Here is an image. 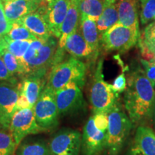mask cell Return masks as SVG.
Returning <instances> with one entry per match:
<instances>
[{
	"label": "cell",
	"instance_id": "6da1fadb",
	"mask_svg": "<svg viewBox=\"0 0 155 155\" xmlns=\"http://www.w3.org/2000/svg\"><path fill=\"white\" fill-rule=\"evenodd\" d=\"M154 102V86L143 70H134L128 78L124 98V108L133 126H143L152 120Z\"/></svg>",
	"mask_w": 155,
	"mask_h": 155
},
{
	"label": "cell",
	"instance_id": "7a4b0ae2",
	"mask_svg": "<svg viewBox=\"0 0 155 155\" xmlns=\"http://www.w3.org/2000/svg\"><path fill=\"white\" fill-rule=\"evenodd\" d=\"M58 47V41L53 35L46 40L37 39L31 42L22 58L26 75L46 76L53 66Z\"/></svg>",
	"mask_w": 155,
	"mask_h": 155
},
{
	"label": "cell",
	"instance_id": "3957f363",
	"mask_svg": "<svg viewBox=\"0 0 155 155\" xmlns=\"http://www.w3.org/2000/svg\"><path fill=\"white\" fill-rule=\"evenodd\" d=\"M130 119L119 102L108 113L106 148L108 155H119L132 129Z\"/></svg>",
	"mask_w": 155,
	"mask_h": 155
},
{
	"label": "cell",
	"instance_id": "277c9868",
	"mask_svg": "<svg viewBox=\"0 0 155 155\" xmlns=\"http://www.w3.org/2000/svg\"><path fill=\"white\" fill-rule=\"evenodd\" d=\"M87 68L84 62L71 57L55 64L50 69L46 86L54 92L63 88L68 83L75 82L84 86Z\"/></svg>",
	"mask_w": 155,
	"mask_h": 155
},
{
	"label": "cell",
	"instance_id": "5b68a950",
	"mask_svg": "<svg viewBox=\"0 0 155 155\" xmlns=\"http://www.w3.org/2000/svg\"><path fill=\"white\" fill-rule=\"evenodd\" d=\"M108 114H93L83 127L81 150L83 155H100L106 148Z\"/></svg>",
	"mask_w": 155,
	"mask_h": 155
},
{
	"label": "cell",
	"instance_id": "8992f818",
	"mask_svg": "<svg viewBox=\"0 0 155 155\" xmlns=\"http://www.w3.org/2000/svg\"><path fill=\"white\" fill-rule=\"evenodd\" d=\"M103 64L104 61L101 59L98 62L90 89L89 98L93 114H108L118 102V94L114 91L111 85L104 80Z\"/></svg>",
	"mask_w": 155,
	"mask_h": 155
},
{
	"label": "cell",
	"instance_id": "52a82bcc",
	"mask_svg": "<svg viewBox=\"0 0 155 155\" xmlns=\"http://www.w3.org/2000/svg\"><path fill=\"white\" fill-rule=\"evenodd\" d=\"M38 127L42 132L55 130L59 124L60 114L55 101V92L45 86L32 108Z\"/></svg>",
	"mask_w": 155,
	"mask_h": 155
},
{
	"label": "cell",
	"instance_id": "ba28073f",
	"mask_svg": "<svg viewBox=\"0 0 155 155\" xmlns=\"http://www.w3.org/2000/svg\"><path fill=\"white\" fill-rule=\"evenodd\" d=\"M139 33L118 22L101 35V44L107 51H127L137 43Z\"/></svg>",
	"mask_w": 155,
	"mask_h": 155
},
{
	"label": "cell",
	"instance_id": "9c48e42d",
	"mask_svg": "<svg viewBox=\"0 0 155 155\" xmlns=\"http://www.w3.org/2000/svg\"><path fill=\"white\" fill-rule=\"evenodd\" d=\"M45 78L38 75H28L21 78V81L17 84L19 97L16 110L33 108L45 88L47 83Z\"/></svg>",
	"mask_w": 155,
	"mask_h": 155
},
{
	"label": "cell",
	"instance_id": "30bf717a",
	"mask_svg": "<svg viewBox=\"0 0 155 155\" xmlns=\"http://www.w3.org/2000/svg\"><path fill=\"white\" fill-rule=\"evenodd\" d=\"M82 86L75 82L68 83L55 92V101L60 116L76 113L86 106Z\"/></svg>",
	"mask_w": 155,
	"mask_h": 155
},
{
	"label": "cell",
	"instance_id": "8fae6325",
	"mask_svg": "<svg viewBox=\"0 0 155 155\" xmlns=\"http://www.w3.org/2000/svg\"><path fill=\"white\" fill-rule=\"evenodd\" d=\"M82 134L72 129H61L54 134L49 144L50 155H79Z\"/></svg>",
	"mask_w": 155,
	"mask_h": 155
},
{
	"label": "cell",
	"instance_id": "7c38bea8",
	"mask_svg": "<svg viewBox=\"0 0 155 155\" xmlns=\"http://www.w3.org/2000/svg\"><path fill=\"white\" fill-rule=\"evenodd\" d=\"M9 129L14 137L17 147L28 136L42 132L37 124L32 108L16 110L12 116Z\"/></svg>",
	"mask_w": 155,
	"mask_h": 155
},
{
	"label": "cell",
	"instance_id": "4fadbf2b",
	"mask_svg": "<svg viewBox=\"0 0 155 155\" xmlns=\"http://www.w3.org/2000/svg\"><path fill=\"white\" fill-rule=\"evenodd\" d=\"M17 84L0 81V128L9 129L12 116L16 111L19 97Z\"/></svg>",
	"mask_w": 155,
	"mask_h": 155
},
{
	"label": "cell",
	"instance_id": "5bb4252c",
	"mask_svg": "<svg viewBox=\"0 0 155 155\" xmlns=\"http://www.w3.org/2000/svg\"><path fill=\"white\" fill-rule=\"evenodd\" d=\"M46 7H40L33 12L17 21L26 27L37 39L40 40H46L53 35L48 22Z\"/></svg>",
	"mask_w": 155,
	"mask_h": 155
},
{
	"label": "cell",
	"instance_id": "9a60e30c",
	"mask_svg": "<svg viewBox=\"0 0 155 155\" xmlns=\"http://www.w3.org/2000/svg\"><path fill=\"white\" fill-rule=\"evenodd\" d=\"M69 5L70 0H50L46 7L50 32L56 38L61 37V27L66 17Z\"/></svg>",
	"mask_w": 155,
	"mask_h": 155
},
{
	"label": "cell",
	"instance_id": "2e32d148",
	"mask_svg": "<svg viewBox=\"0 0 155 155\" xmlns=\"http://www.w3.org/2000/svg\"><path fill=\"white\" fill-rule=\"evenodd\" d=\"M64 50L72 57L81 60L93 61L98 57L95 54L81 34L80 28L68 37Z\"/></svg>",
	"mask_w": 155,
	"mask_h": 155
},
{
	"label": "cell",
	"instance_id": "e0dca14e",
	"mask_svg": "<svg viewBox=\"0 0 155 155\" xmlns=\"http://www.w3.org/2000/svg\"><path fill=\"white\" fill-rule=\"evenodd\" d=\"M6 18L12 25L37 10L40 6L33 0H1Z\"/></svg>",
	"mask_w": 155,
	"mask_h": 155
},
{
	"label": "cell",
	"instance_id": "ac0fdd59",
	"mask_svg": "<svg viewBox=\"0 0 155 155\" xmlns=\"http://www.w3.org/2000/svg\"><path fill=\"white\" fill-rule=\"evenodd\" d=\"M80 22L81 13L78 0H70L69 8L61 27V35L58 40V50L65 51L64 47L68 37L79 28Z\"/></svg>",
	"mask_w": 155,
	"mask_h": 155
},
{
	"label": "cell",
	"instance_id": "d6986e66",
	"mask_svg": "<svg viewBox=\"0 0 155 155\" xmlns=\"http://www.w3.org/2000/svg\"><path fill=\"white\" fill-rule=\"evenodd\" d=\"M139 0H119L117 7L119 22L139 33Z\"/></svg>",
	"mask_w": 155,
	"mask_h": 155
},
{
	"label": "cell",
	"instance_id": "ffe728a7",
	"mask_svg": "<svg viewBox=\"0 0 155 155\" xmlns=\"http://www.w3.org/2000/svg\"><path fill=\"white\" fill-rule=\"evenodd\" d=\"M81 34L93 52L98 56L101 45V34L98 30L96 21L87 17H81L80 22Z\"/></svg>",
	"mask_w": 155,
	"mask_h": 155
},
{
	"label": "cell",
	"instance_id": "44dd1931",
	"mask_svg": "<svg viewBox=\"0 0 155 155\" xmlns=\"http://www.w3.org/2000/svg\"><path fill=\"white\" fill-rule=\"evenodd\" d=\"M15 155H50L49 144L43 139L26 137L17 146Z\"/></svg>",
	"mask_w": 155,
	"mask_h": 155
},
{
	"label": "cell",
	"instance_id": "7402d4cb",
	"mask_svg": "<svg viewBox=\"0 0 155 155\" xmlns=\"http://www.w3.org/2000/svg\"><path fill=\"white\" fill-rule=\"evenodd\" d=\"M134 144L144 155H155V133L150 127L139 126L134 137Z\"/></svg>",
	"mask_w": 155,
	"mask_h": 155
},
{
	"label": "cell",
	"instance_id": "603a6c76",
	"mask_svg": "<svg viewBox=\"0 0 155 155\" xmlns=\"http://www.w3.org/2000/svg\"><path fill=\"white\" fill-rule=\"evenodd\" d=\"M118 22H119V14H118L116 4H109L105 2L104 10L99 18L96 21L97 28L99 31L101 36L105 31Z\"/></svg>",
	"mask_w": 155,
	"mask_h": 155
},
{
	"label": "cell",
	"instance_id": "cb8c5ba5",
	"mask_svg": "<svg viewBox=\"0 0 155 155\" xmlns=\"http://www.w3.org/2000/svg\"><path fill=\"white\" fill-rule=\"evenodd\" d=\"M105 0H78L81 17L98 20L104 10Z\"/></svg>",
	"mask_w": 155,
	"mask_h": 155
},
{
	"label": "cell",
	"instance_id": "d4e9b609",
	"mask_svg": "<svg viewBox=\"0 0 155 155\" xmlns=\"http://www.w3.org/2000/svg\"><path fill=\"white\" fill-rule=\"evenodd\" d=\"M0 58L2 60L7 69L13 75L21 78L26 75V71L22 61L5 49L2 44L1 40H0Z\"/></svg>",
	"mask_w": 155,
	"mask_h": 155
},
{
	"label": "cell",
	"instance_id": "484cf974",
	"mask_svg": "<svg viewBox=\"0 0 155 155\" xmlns=\"http://www.w3.org/2000/svg\"><path fill=\"white\" fill-rule=\"evenodd\" d=\"M31 42L32 41H28V40L25 41L12 40L6 35L1 39V42L3 47L21 61H22V58L27 50L28 49Z\"/></svg>",
	"mask_w": 155,
	"mask_h": 155
},
{
	"label": "cell",
	"instance_id": "4316f807",
	"mask_svg": "<svg viewBox=\"0 0 155 155\" xmlns=\"http://www.w3.org/2000/svg\"><path fill=\"white\" fill-rule=\"evenodd\" d=\"M6 36L10 40L16 41H33L37 40L36 37L26 27L18 22H15L11 25L10 30Z\"/></svg>",
	"mask_w": 155,
	"mask_h": 155
},
{
	"label": "cell",
	"instance_id": "83f0119b",
	"mask_svg": "<svg viewBox=\"0 0 155 155\" xmlns=\"http://www.w3.org/2000/svg\"><path fill=\"white\" fill-rule=\"evenodd\" d=\"M16 150L17 145L9 129L0 128V155H12Z\"/></svg>",
	"mask_w": 155,
	"mask_h": 155
},
{
	"label": "cell",
	"instance_id": "f1b7e54d",
	"mask_svg": "<svg viewBox=\"0 0 155 155\" xmlns=\"http://www.w3.org/2000/svg\"><path fill=\"white\" fill-rule=\"evenodd\" d=\"M140 15L141 22L147 25L155 21V0H143Z\"/></svg>",
	"mask_w": 155,
	"mask_h": 155
},
{
	"label": "cell",
	"instance_id": "f546056e",
	"mask_svg": "<svg viewBox=\"0 0 155 155\" xmlns=\"http://www.w3.org/2000/svg\"><path fill=\"white\" fill-rule=\"evenodd\" d=\"M127 86V80L126 78L124 71H123L121 74L118 75L117 77L114 79L113 84L111 85L112 89L116 94H119L125 91Z\"/></svg>",
	"mask_w": 155,
	"mask_h": 155
},
{
	"label": "cell",
	"instance_id": "4dcf8cb0",
	"mask_svg": "<svg viewBox=\"0 0 155 155\" xmlns=\"http://www.w3.org/2000/svg\"><path fill=\"white\" fill-rule=\"evenodd\" d=\"M11 28V24L6 18L4 7L0 0V40L9 32Z\"/></svg>",
	"mask_w": 155,
	"mask_h": 155
},
{
	"label": "cell",
	"instance_id": "1f68e13d",
	"mask_svg": "<svg viewBox=\"0 0 155 155\" xmlns=\"http://www.w3.org/2000/svg\"><path fill=\"white\" fill-rule=\"evenodd\" d=\"M141 63L144 68V71L147 78L155 87V63L146 60H141Z\"/></svg>",
	"mask_w": 155,
	"mask_h": 155
},
{
	"label": "cell",
	"instance_id": "d6a6232c",
	"mask_svg": "<svg viewBox=\"0 0 155 155\" xmlns=\"http://www.w3.org/2000/svg\"><path fill=\"white\" fill-rule=\"evenodd\" d=\"M0 81H8L15 83H18L17 77L13 75L9 72L1 58H0Z\"/></svg>",
	"mask_w": 155,
	"mask_h": 155
},
{
	"label": "cell",
	"instance_id": "836d02e7",
	"mask_svg": "<svg viewBox=\"0 0 155 155\" xmlns=\"http://www.w3.org/2000/svg\"><path fill=\"white\" fill-rule=\"evenodd\" d=\"M145 43H153L155 42V21L149 23L144 31Z\"/></svg>",
	"mask_w": 155,
	"mask_h": 155
},
{
	"label": "cell",
	"instance_id": "e575fe53",
	"mask_svg": "<svg viewBox=\"0 0 155 155\" xmlns=\"http://www.w3.org/2000/svg\"><path fill=\"white\" fill-rule=\"evenodd\" d=\"M128 155H144V153L140 150V149H139V147H137L134 144L133 146H131V148L129 149Z\"/></svg>",
	"mask_w": 155,
	"mask_h": 155
},
{
	"label": "cell",
	"instance_id": "d590c367",
	"mask_svg": "<svg viewBox=\"0 0 155 155\" xmlns=\"http://www.w3.org/2000/svg\"><path fill=\"white\" fill-rule=\"evenodd\" d=\"M40 7H46L50 0H33Z\"/></svg>",
	"mask_w": 155,
	"mask_h": 155
},
{
	"label": "cell",
	"instance_id": "8d00e7d4",
	"mask_svg": "<svg viewBox=\"0 0 155 155\" xmlns=\"http://www.w3.org/2000/svg\"><path fill=\"white\" fill-rule=\"evenodd\" d=\"M144 44H145V45L147 46V48H148V49L150 50L152 53H153L155 55V42H153V43H148V44L145 43L144 42Z\"/></svg>",
	"mask_w": 155,
	"mask_h": 155
},
{
	"label": "cell",
	"instance_id": "74e56055",
	"mask_svg": "<svg viewBox=\"0 0 155 155\" xmlns=\"http://www.w3.org/2000/svg\"><path fill=\"white\" fill-rule=\"evenodd\" d=\"M152 121H153V123H154V128H155V102H154V111H153Z\"/></svg>",
	"mask_w": 155,
	"mask_h": 155
},
{
	"label": "cell",
	"instance_id": "f35d334b",
	"mask_svg": "<svg viewBox=\"0 0 155 155\" xmlns=\"http://www.w3.org/2000/svg\"><path fill=\"white\" fill-rule=\"evenodd\" d=\"M106 2L109 3V4H114L115 3L116 0H105Z\"/></svg>",
	"mask_w": 155,
	"mask_h": 155
},
{
	"label": "cell",
	"instance_id": "ab89813d",
	"mask_svg": "<svg viewBox=\"0 0 155 155\" xmlns=\"http://www.w3.org/2000/svg\"><path fill=\"white\" fill-rule=\"evenodd\" d=\"M150 61L151 62H153V63H155V56H154V58L152 60V61Z\"/></svg>",
	"mask_w": 155,
	"mask_h": 155
},
{
	"label": "cell",
	"instance_id": "60d3db41",
	"mask_svg": "<svg viewBox=\"0 0 155 155\" xmlns=\"http://www.w3.org/2000/svg\"><path fill=\"white\" fill-rule=\"evenodd\" d=\"M139 1H140V2H142V1H143V0H139Z\"/></svg>",
	"mask_w": 155,
	"mask_h": 155
},
{
	"label": "cell",
	"instance_id": "b9f144b4",
	"mask_svg": "<svg viewBox=\"0 0 155 155\" xmlns=\"http://www.w3.org/2000/svg\"><path fill=\"white\" fill-rule=\"evenodd\" d=\"M12 155H15V154H12Z\"/></svg>",
	"mask_w": 155,
	"mask_h": 155
}]
</instances>
